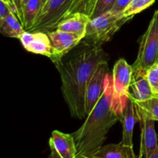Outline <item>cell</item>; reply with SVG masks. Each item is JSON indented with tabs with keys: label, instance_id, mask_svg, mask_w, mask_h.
<instances>
[{
	"label": "cell",
	"instance_id": "1",
	"mask_svg": "<svg viewBox=\"0 0 158 158\" xmlns=\"http://www.w3.org/2000/svg\"><path fill=\"white\" fill-rule=\"evenodd\" d=\"M83 44V47L55 63L61 78L63 97L71 116L77 119L86 117L85 94L91 76L100 63L109 60L101 46Z\"/></svg>",
	"mask_w": 158,
	"mask_h": 158
},
{
	"label": "cell",
	"instance_id": "2",
	"mask_svg": "<svg viewBox=\"0 0 158 158\" xmlns=\"http://www.w3.org/2000/svg\"><path fill=\"white\" fill-rule=\"evenodd\" d=\"M121 117L114 106L113 77L109 73L100 100L86 117L83 125L72 134L77 146V157H93L103 147L110 128L120 121Z\"/></svg>",
	"mask_w": 158,
	"mask_h": 158
},
{
	"label": "cell",
	"instance_id": "3",
	"mask_svg": "<svg viewBox=\"0 0 158 158\" xmlns=\"http://www.w3.org/2000/svg\"><path fill=\"white\" fill-rule=\"evenodd\" d=\"M134 16L126 17L123 12L114 13L109 11L91 19L86 27V33L82 43L88 46H102L109 42L119 29Z\"/></svg>",
	"mask_w": 158,
	"mask_h": 158
},
{
	"label": "cell",
	"instance_id": "4",
	"mask_svg": "<svg viewBox=\"0 0 158 158\" xmlns=\"http://www.w3.org/2000/svg\"><path fill=\"white\" fill-rule=\"evenodd\" d=\"M158 62V9L154 12L148 29L141 37L137 59L133 63V73L146 74Z\"/></svg>",
	"mask_w": 158,
	"mask_h": 158
},
{
	"label": "cell",
	"instance_id": "5",
	"mask_svg": "<svg viewBox=\"0 0 158 158\" xmlns=\"http://www.w3.org/2000/svg\"><path fill=\"white\" fill-rule=\"evenodd\" d=\"M73 0H46L29 32L48 33L56 30L67 15Z\"/></svg>",
	"mask_w": 158,
	"mask_h": 158
},
{
	"label": "cell",
	"instance_id": "6",
	"mask_svg": "<svg viewBox=\"0 0 158 158\" xmlns=\"http://www.w3.org/2000/svg\"><path fill=\"white\" fill-rule=\"evenodd\" d=\"M113 101L117 112L122 116L129 100L133 67L124 59L117 61L113 69Z\"/></svg>",
	"mask_w": 158,
	"mask_h": 158
},
{
	"label": "cell",
	"instance_id": "7",
	"mask_svg": "<svg viewBox=\"0 0 158 158\" xmlns=\"http://www.w3.org/2000/svg\"><path fill=\"white\" fill-rule=\"evenodd\" d=\"M109 73L108 61L100 63L91 76L85 94V112L87 117L101 98L105 89V83Z\"/></svg>",
	"mask_w": 158,
	"mask_h": 158
},
{
	"label": "cell",
	"instance_id": "8",
	"mask_svg": "<svg viewBox=\"0 0 158 158\" xmlns=\"http://www.w3.org/2000/svg\"><path fill=\"white\" fill-rule=\"evenodd\" d=\"M52 47V56L50 59L52 63L60 62L70 51L75 49L82 43L83 37L72 32L56 29L48 32Z\"/></svg>",
	"mask_w": 158,
	"mask_h": 158
},
{
	"label": "cell",
	"instance_id": "9",
	"mask_svg": "<svg viewBox=\"0 0 158 158\" xmlns=\"http://www.w3.org/2000/svg\"><path fill=\"white\" fill-rule=\"evenodd\" d=\"M137 113L141 131L138 158H149L158 144V134L155 131L154 120L148 119L138 110H137Z\"/></svg>",
	"mask_w": 158,
	"mask_h": 158
},
{
	"label": "cell",
	"instance_id": "10",
	"mask_svg": "<svg viewBox=\"0 0 158 158\" xmlns=\"http://www.w3.org/2000/svg\"><path fill=\"white\" fill-rule=\"evenodd\" d=\"M19 40L25 49L29 52L52 58V44L49 35L46 32L25 31Z\"/></svg>",
	"mask_w": 158,
	"mask_h": 158
},
{
	"label": "cell",
	"instance_id": "11",
	"mask_svg": "<svg viewBox=\"0 0 158 158\" xmlns=\"http://www.w3.org/2000/svg\"><path fill=\"white\" fill-rule=\"evenodd\" d=\"M49 148L55 150L61 158H77V150L72 134L52 131L49 140Z\"/></svg>",
	"mask_w": 158,
	"mask_h": 158
},
{
	"label": "cell",
	"instance_id": "12",
	"mask_svg": "<svg viewBox=\"0 0 158 158\" xmlns=\"http://www.w3.org/2000/svg\"><path fill=\"white\" fill-rule=\"evenodd\" d=\"M138 121L137 110L134 101L129 99L127 106L123 110L121 117L122 128V140L121 143L124 146L133 148V134H134V128L136 123Z\"/></svg>",
	"mask_w": 158,
	"mask_h": 158
},
{
	"label": "cell",
	"instance_id": "13",
	"mask_svg": "<svg viewBox=\"0 0 158 158\" xmlns=\"http://www.w3.org/2000/svg\"><path fill=\"white\" fill-rule=\"evenodd\" d=\"M90 18L83 13H75L65 18L57 26L56 29L77 34L84 38L86 27Z\"/></svg>",
	"mask_w": 158,
	"mask_h": 158
},
{
	"label": "cell",
	"instance_id": "14",
	"mask_svg": "<svg viewBox=\"0 0 158 158\" xmlns=\"http://www.w3.org/2000/svg\"><path fill=\"white\" fill-rule=\"evenodd\" d=\"M131 92L129 99L135 101H143L154 97L146 74H134L131 83Z\"/></svg>",
	"mask_w": 158,
	"mask_h": 158
},
{
	"label": "cell",
	"instance_id": "15",
	"mask_svg": "<svg viewBox=\"0 0 158 158\" xmlns=\"http://www.w3.org/2000/svg\"><path fill=\"white\" fill-rule=\"evenodd\" d=\"M93 158H138L133 148L126 147L120 142L103 146L94 154Z\"/></svg>",
	"mask_w": 158,
	"mask_h": 158
},
{
	"label": "cell",
	"instance_id": "16",
	"mask_svg": "<svg viewBox=\"0 0 158 158\" xmlns=\"http://www.w3.org/2000/svg\"><path fill=\"white\" fill-rule=\"evenodd\" d=\"M0 31L6 37L19 39L26 30L16 15L11 13L6 18L0 19Z\"/></svg>",
	"mask_w": 158,
	"mask_h": 158
},
{
	"label": "cell",
	"instance_id": "17",
	"mask_svg": "<svg viewBox=\"0 0 158 158\" xmlns=\"http://www.w3.org/2000/svg\"><path fill=\"white\" fill-rule=\"evenodd\" d=\"M46 0H28L23 6V26L28 31L33 25L37 15L43 9Z\"/></svg>",
	"mask_w": 158,
	"mask_h": 158
},
{
	"label": "cell",
	"instance_id": "18",
	"mask_svg": "<svg viewBox=\"0 0 158 158\" xmlns=\"http://www.w3.org/2000/svg\"><path fill=\"white\" fill-rule=\"evenodd\" d=\"M134 101L137 110L143 114L148 119L158 121V96H154L143 101Z\"/></svg>",
	"mask_w": 158,
	"mask_h": 158
},
{
	"label": "cell",
	"instance_id": "19",
	"mask_svg": "<svg viewBox=\"0 0 158 158\" xmlns=\"http://www.w3.org/2000/svg\"><path fill=\"white\" fill-rule=\"evenodd\" d=\"M97 2V0H73V3L66 17L75 13H83L90 18Z\"/></svg>",
	"mask_w": 158,
	"mask_h": 158
},
{
	"label": "cell",
	"instance_id": "20",
	"mask_svg": "<svg viewBox=\"0 0 158 158\" xmlns=\"http://www.w3.org/2000/svg\"><path fill=\"white\" fill-rule=\"evenodd\" d=\"M156 0H132L123 11L124 16H134L136 14L142 12L152 6Z\"/></svg>",
	"mask_w": 158,
	"mask_h": 158
},
{
	"label": "cell",
	"instance_id": "21",
	"mask_svg": "<svg viewBox=\"0 0 158 158\" xmlns=\"http://www.w3.org/2000/svg\"><path fill=\"white\" fill-rule=\"evenodd\" d=\"M117 0H97V2L96 4L94 12L91 15L90 19L110 11L115 3L117 2Z\"/></svg>",
	"mask_w": 158,
	"mask_h": 158
},
{
	"label": "cell",
	"instance_id": "22",
	"mask_svg": "<svg viewBox=\"0 0 158 158\" xmlns=\"http://www.w3.org/2000/svg\"><path fill=\"white\" fill-rule=\"evenodd\" d=\"M146 76L153 93L155 96H158V62L148 69Z\"/></svg>",
	"mask_w": 158,
	"mask_h": 158
},
{
	"label": "cell",
	"instance_id": "23",
	"mask_svg": "<svg viewBox=\"0 0 158 158\" xmlns=\"http://www.w3.org/2000/svg\"><path fill=\"white\" fill-rule=\"evenodd\" d=\"M11 1H12V4L15 9V14L19 19L20 23L23 24V0H11Z\"/></svg>",
	"mask_w": 158,
	"mask_h": 158
},
{
	"label": "cell",
	"instance_id": "24",
	"mask_svg": "<svg viewBox=\"0 0 158 158\" xmlns=\"http://www.w3.org/2000/svg\"><path fill=\"white\" fill-rule=\"evenodd\" d=\"M11 13H14L12 7L6 2L0 0V19L6 18Z\"/></svg>",
	"mask_w": 158,
	"mask_h": 158
},
{
	"label": "cell",
	"instance_id": "25",
	"mask_svg": "<svg viewBox=\"0 0 158 158\" xmlns=\"http://www.w3.org/2000/svg\"><path fill=\"white\" fill-rule=\"evenodd\" d=\"M132 0H117V2L114 6V7L111 9V12H114V13H120L123 12L125 8L129 5V3Z\"/></svg>",
	"mask_w": 158,
	"mask_h": 158
},
{
	"label": "cell",
	"instance_id": "26",
	"mask_svg": "<svg viewBox=\"0 0 158 158\" xmlns=\"http://www.w3.org/2000/svg\"><path fill=\"white\" fill-rule=\"evenodd\" d=\"M50 151H51V153L49 158H61L60 157V156L58 154V153H57L55 150L52 149V148H50Z\"/></svg>",
	"mask_w": 158,
	"mask_h": 158
},
{
	"label": "cell",
	"instance_id": "27",
	"mask_svg": "<svg viewBox=\"0 0 158 158\" xmlns=\"http://www.w3.org/2000/svg\"><path fill=\"white\" fill-rule=\"evenodd\" d=\"M149 158H158V144L157 148H156V150L154 151V152L150 156Z\"/></svg>",
	"mask_w": 158,
	"mask_h": 158
},
{
	"label": "cell",
	"instance_id": "28",
	"mask_svg": "<svg viewBox=\"0 0 158 158\" xmlns=\"http://www.w3.org/2000/svg\"><path fill=\"white\" fill-rule=\"evenodd\" d=\"M2 1L6 2V3H8V4H9V6H10L11 7H12V11H13V12H14V13H15V9H14V8H13V6H12V1H11V0H2Z\"/></svg>",
	"mask_w": 158,
	"mask_h": 158
},
{
	"label": "cell",
	"instance_id": "29",
	"mask_svg": "<svg viewBox=\"0 0 158 158\" xmlns=\"http://www.w3.org/2000/svg\"><path fill=\"white\" fill-rule=\"evenodd\" d=\"M77 158H93L90 157H86V156H80V157H77Z\"/></svg>",
	"mask_w": 158,
	"mask_h": 158
},
{
	"label": "cell",
	"instance_id": "30",
	"mask_svg": "<svg viewBox=\"0 0 158 158\" xmlns=\"http://www.w3.org/2000/svg\"><path fill=\"white\" fill-rule=\"evenodd\" d=\"M28 1V0H23V6H24V4H25V3H26V2H27Z\"/></svg>",
	"mask_w": 158,
	"mask_h": 158
}]
</instances>
